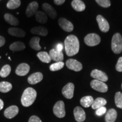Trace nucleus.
<instances>
[{
    "label": "nucleus",
    "instance_id": "36",
    "mask_svg": "<svg viewBox=\"0 0 122 122\" xmlns=\"http://www.w3.org/2000/svg\"><path fill=\"white\" fill-rule=\"evenodd\" d=\"M107 109L105 106L101 107L98 108V109L96 110V114L97 116H102L106 112Z\"/></svg>",
    "mask_w": 122,
    "mask_h": 122
},
{
    "label": "nucleus",
    "instance_id": "23",
    "mask_svg": "<svg viewBox=\"0 0 122 122\" xmlns=\"http://www.w3.org/2000/svg\"><path fill=\"white\" fill-rule=\"evenodd\" d=\"M117 117V112L115 109H111L106 112L105 120L106 122H114Z\"/></svg>",
    "mask_w": 122,
    "mask_h": 122
},
{
    "label": "nucleus",
    "instance_id": "4",
    "mask_svg": "<svg viewBox=\"0 0 122 122\" xmlns=\"http://www.w3.org/2000/svg\"><path fill=\"white\" fill-rule=\"evenodd\" d=\"M53 112L58 118H62L65 117V103L62 101H59L54 105L53 107Z\"/></svg>",
    "mask_w": 122,
    "mask_h": 122
},
{
    "label": "nucleus",
    "instance_id": "30",
    "mask_svg": "<svg viewBox=\"0 0 122 122\" xmlns=\"http://www.w3.org/2000/svg\"><path fill=\"white\" fill-rule=\"evenodd\" d=\"M12 89V85L7 81H2L0 83V92L2 93H7Z\"/></svg>",
    "mask_w": 122,
    "mask_h": 122
},
{
    "label": "nucleus",
    "instance_id": "12",
    "mask_svg": "<svg viewBox=\"0 0 122 122\" xmlns=\"http://www.w3.org/2000/svg\"><path fill=\"white\" fill-rule=\"evenodd\" d=\"M74 114L75 119L76 121L78 122H82L84 121L85 118H86L84 110L79 106H77L75 108L74 110Z\"/></svg>",
    "mask_w": 122,
    "mask_h": 122
},
{
    "label": "nucleus",
    "instance_id": "35",
    "mask_svg": "<svg viewBox=\"0 0 122 122\" xmlns=\"http://www.w3.org/2000/svg\"><path fill=\"white\" fill-rule=\"evenodd\" d=\"M96 1L99 5L103 7H109L111 5L110 0H96Z\"/></svg>",
    "mask_w": 122,
    "mask_h": 122
},
{
    "label": "nucleus",
    "instance_id": "31",
    "mask_svg": "<svg viewBox=\"0 0 122 122\" xmlns=\"http://www.w3.org/2000/svg\"><path fill=\"white\" fill-rule=\"evenodd\" d=\"M21 5L20 0H9L7 4V7L9 9H17Z\"/></svg>",
    "mask_w": 122,
    "mask_h": 122
},
{
    "label": "nucleus",
    "instance_id": "39",
    "mask_svg": "<svg viewBox=\"0 0 122 122\" xmlns=\"http://www.w3.org/2000/svg\"><path fill=\"white\" fill-rule=\"evenodd\" d=\"M55 49H56L59 51H62V50L63 49V45L62 44L59 43L56 45Z\"/></svg>",
    "mask_w": 122,
    "mask_h": 122
},
{
    "label": "nucleus",
    "instance_id": "16",
    "mask_svg": "<svg viewBox=\"0 0 122 122\" xmlns=\"http://www.w3.org/2000/svg\"><path fill=\"white\" fill-rule=\"evenodd\" d=\"M49 56L51 59L57 62H62L64 59V56L62 51H59L55 49L50 50Z\"/></svg>",
    "mask_w": 122,
    "mask_h": 122
},
{
    "label": "nucleus",
    "instance_id": "22",
    "mask_svg": "<svg viewBox=\"0 0 122 122\" xmlns=\"http://www.w3.org/2000/svg\"><path fill=\"white\" fill-rule=\"evenodd\" d=\"M35 19L39 23L45 24L48 21V16L44 12L38 11L35 14Z\"/></svg>",
    "mask_w": 122,
    "mask_h": 122
},
{
    "label": "nucleus",
    "instance_id": "21",
    "mask_svg": "<svg viewBox=\"0 0 122 122\" xmlns=\"http://www.w3.org/2000/svg\"><path fill=\"white\" fill-rule=\"evenodd\" d=\"M71 6L75 10L79 12L83 11L85 9L84 3L81 0H73L71 2Z\"/></svg>",
    "mask_w": 122,
    "mask_h": 122
},
{
    "label": "nucleus",
    "instance_id": "17",
    "mask_svg": "<svg viewBox=\"0 0 122 122\" xmlns=\"http://www.w3.org/2000/svg\"><path fill=\"white\" fill-rule=\"evenodd\" d=\"M42 79H43V75L41 72H37L33 73L29 76L28 82L30 84L34 85L41 81Z\"/></svg>",
    "mask_w": 122,
    "mask_h": 122
},
{
    "label": "nucleus",
    "instance_id": "15",
    "mask_svg": "<svg viewBox=\"0 0 122 122\" xmlns=\"http://www.w3.org/2000/svg\"><path fill=\"white\" fill-rule=\"evenodd\" d=\"M19 109L16 106L13 105L9 107L4 111V115L6 118L8 119H11L14 117L18 114Z\"/></svg>",
    "mask_w": 122,
    "mask_h": 122
},
{
    "label": "nucleus",
    "instance_id": "24",
    "mask_svg": "<svg viewBox=\"0 0 122 122\" xmlns=\"http://www.w3.org/2000/svg\"><path fill=\"white\" fill-rule=\"evenodd\" d=\"M40 40V38L39 37H33L30 40V46L33 50H36V51H39L41 49V47L40 45L39 42Z\"/></svg>",
    "mask_w": 122,
    "mask_h": 122
},
{
    "label": "nucleus",
    "instance_id": "7",
    "mask_svg": "<svg viewBox=\"0 0 122 122\" xmlns=\"http://www.w3.org/2000/svg\"><path fill=\"white\" fill-rule=\"evenodd\" d=\"M66 65L68 68L73 71L78 72L82 70L83 65L79 61L74 59H69L66 62Z\"/></svg>",
    "mask_w": 122,
    "mask_h": 122
},
{
    "label": "nucleus",
    "instance_id": "8",
    "mask_svg": "<svg viewBox=\"0 0 122 122\" xmlns=\"http://www.w3.org/2000/svg\"><path fill=\"white\" fill-rule=\"evenodd\" d=\"M96 19H97V22L98 24L99 28L102 32H107L109 31L110 29L109 24L103 16L102 15H97Z\"/></svg>",
    "mask_w": 122,
    "mask_h": 122
},
{
    "label": "nucleus",
    "instance_id": "25",
    "mask_svg": "<svg viewBox=\"0 0 122 122\" xmlns=\"http://www.w3.org/2000/svg\"><path fill=\"white\" fill-rule=\"evenodd\" d=\"M10 50L12 51H19L23 50L25 48V46L23 42L20 41H16L11 44L9 46Z\"/></svg>",
    "mask_w": 122,
    "mask_h": 122
},
{
    "label": "nucleus",
    "instance_id": "34",
    "mask_svg": "<svg viewBox=\"0 0 122 122\" xmlns=\"http://www.w3.org/2000/svg\"><path fill=\"white\" fill-rule=\"evenodd\" d=\"M115 102L118 108L122 109V93L120 92L116 93L115 96Z\"/></svg>",
    "mask_w": 122,
    "mask_h": 122
},
{
    "label": "nucleus",
    "instance_id": "5",
    "mask_svg": "<svg viewBox=\"0 0 122 122\" xmlns=\"http://www.w3.org/2000/svg\"><path fill=\"white\" fill-rule=\"evenodd\" d=\"M84 42L88 46H94L100 44L101 38L96 33H89L85 37Z\"/></svg>",
    "mask_w": 122,
    "mask_h": 122
},
{
    "label": "nucleus",
    "instance_id": "2",
    "mask_svg": "<svg viewBox=\"0 0 122 122\" xmlns=\"http://www.w3.org/2000/svg\"><path fill=\"white\" fill-rule=\"evenodd\" d=\"M37 97L36 90L32 88H27L24 90L21 98V102L23 106L28 107L32 105L35 102Z\"/></svg>",
    "mask_w": 122,
    "mask_h": 122
},
{
    "label": "nucleus",
    "instance_id": "42",
    "mask_svg": "<svg viewBox=\"0 0 122 122\" xmlns=\"http://www.w3.org/2000/svg\"><path fill=\"white\" fill-rule=\"evenodd\" d=\"M4 102H3V101L1 100V99H0V110H1L3 109V107H4Z\"/></svg>",
    "mask_w": 122,
    "mask_h": 122
},
{
    "label": "nucleus",
    "instance_id": "11",
    "mask_svg": "<svg viewBox=\"0 0 122 122\" xmlns=\"http://www.w3.org/2000/svg\"><path fill=\"white\" fill-rule=\"evenodd\" d=\"M91 75L93 78L97 80L105 82L108 80V76L104 72L98 70H93L91 72Z\"/></svg>",
    "mask_w": 122,
    "mask_h": 122
},
{
    "label": "nucleus",
    "instance_id": "43",
    "mask_svg": "<svg viewBox=\"0 0 122 122\" xmlns=\"http://www.w3.org/2000/svg\"></svg>",
    "mask_w": 122,
    "mask_h": 122
},
{
    "label": "nucleus",
    "instance_id": "9",
    "mask_svg": "<svg viewBox=\"0 0 122 122\" xmlns=\"http://www.w3.org/2000/svg\"><path fill=\"white\" fill-rule=\"evenodd\" d=\"M74 88L75 86L74 84L71 83L67 84L62 89V94L66 98L71 99L74 97Z\"/></svg>",
    "mask_w": 122,
    "mask_h": 122
},
{
    "label": "nucleus",
    "instance_id": "33",
    "mask_svg": "<svg viewBox=\"0 0 122 122\" xmlns=\"http://www.w3.org/2000/svg\"><path fill=\"white\" fill-rule=\"evenodd\" d=\"M65 64L63 62H58L50 66V70L51 71H58L63 68Z\"/></svg>",
    "mask_w": 122,
    "mask_h": 122
},
{
    "label": "nucleus",
    "instance_id": "38",
    "mask_svg": "<svg viewBox=\"0 0 122 122\" xmlns=\"http://www.w3.org/2000/svg\"><path fill=\"white\" fill-rule=\"evenodd\" d=\"M28 122H42L40 119L37 116H32L30 117Z\"/></svg>",
    "mask_w": 122,
    "mask_h": 122
},
{
    "label": "nucleus",
    "instance_id": "41",
    "mask_svg": "<svg viewBox=\"0 0 122 122\" xmlns=\"http://www.w3.org/2000/svg\"><path fill=\"white\" fill-rule=\"evenodd\" d=\"M5 44V39L3 36H0V47L4 46Z\"/></svg>",
    "mask_w": 122,
    "mask_h": 122
},
{
    "label": "nucleus",
    "instance_id": "14",
    "mask_svg": "<svg viewBox=\"0 0 122 122\" xmlns=\"http://www.w3.org/2000/svg\"><path fill=\"white\" fill-rule=\"evenodd\" d=\"M42 7L46 14L48 15L51 19H56L57 16V14L54 7L51 6L50 5L46 4V3H45V4L42 5Z\"/></svg>",
    "mask_w": 122,
    "mask_h": 122
},
{
    "label": "nucleus",
    "instance_id": "18",
    "mask_svg": "<svg viewBox=\"0 0 122 122\" xmlns=\"http://www.w3.org/2000/svg\"><path fill=\"white\" fill-rule=\"evenodd\" d=\"M38 8H39V4L36 1L30 3L28 5V7H27L26 11H25V14L27 17H30L33 15L36 14V12L37 11Z\"/></svg>",
    "mask_w": 122,
    "mask_h": 122
},
{
    "label": "nucleus",
    "instance_id": "3",
    "mask_svg": "<svg viewBox=\"0 0 122 122\" xmlns=\"http://www.w3.org/2000/svg\"><path fill=\"white\" fill-rule=\"evenodd\" d=\"M111 49L115 54H120L122 51V37L120 33L114 35L111 40Z\"/></svg>",
    "mask_w": 122,
    "mask_h": 122
},
{
    "label": "nucleus",
    "instance_id": "28",
    "mask_svg": "<svg viewBox=\"0 0 122 122\" xmlns=\"http://www.w3.org/2000/svg\"><path fill=\"white\" fill-rule=\"evenodd\" d=\"M94 99L91 96H85L80 100V104L84 107H89L93 104Z\"/></svg>",
    "mask_w": 122,
    "mask_h": 122
},
{
    "label": "nucleus",
    "instance_id": "13",
    "mask_svg": "<svg viewBox=\"0 0 122 122\" xmlns=\"http://www.w3.org/2000/svg\"><path fill=\"white\" fill-rule=\"evenodd\" d=\"M30 66L27 63H22L18 65L15 70V73L18 75L23 76L26 75L30 71Z\"/></svg>",
    "mask_w": 122,
    "mask_h": 122
},
{
    "label": "nucleus",
    "instance_id": "6",
    "mask_svg": "<svg viewBox=\"0 0 122 122\" xmlns=\"http://www.w3.org/2000/svg\"><path fill=\"white\" fill-rule=\"evenodd\" d=\"M91 86L93 89L100 92H106L108 90L107 85L104 82L94 79L91 82Z\"/></svg>",
    "mask_w": 122,
    "mask_h": 122
},
{
    "label": "nucleus",
    "instance_id": "29",
    "mask_svg": "<svg viewBox=\"0 0 122 122\" xmlns=\"http://www.w3.org/2000/svg\"><path fill=\"white\" fill-rule=\"evenodd\" d=\"M37 56L40 60L44 63H50L51 60L49 54L46 51H40V52L38 53Z\"/></svg>",
    "mask_w": 122,
    "mask_h": 122
},
{
    "label": "nucleus",
    "instance_id": "19",
    "mask_svg": "<svg viewBox=\"0 0 122 122\" xmlns=\"http://www.w3.org/2000/svg\"><path fill=\"white\" fill-rule=\"evenodd\" d=\"M8 33L11 36L17 37H23L25 36V32L24 30L15 27H11L9 28Z\"/></svg>",
    "mask_w": 122,
    "mask_h": 122
},
{
    "label": "nucleus",
    "instance_id": "20",
    "mask_svg": "<svg viewBox=\"0 0 122 122\" xmlns=\"http://www.w3.org/2000/svg\"><path fill=\"white\" fill-rule=\"evenodd\" d=\"M30 32L35 35H40L42 36H46L48 33V30L42 26L33 27L30 30Z\"/></svg>",
    "mask_w": 122,
    "mask_h": 122
},
{
    "label": "nucleus",
    "instance_id": "44",
    "mask_svg": "<svg viewBox=\"0 0 122 122\" xmlns=\"http://www.w3.org/2000/svg\"><path fill=\"white\" fill-rule=\"evenodd\" d=\"M0 1H1V0H0Z\"/></svg>",
    "mask_w": 122,
    "mask_h": 122
},
{
    "label": "nucleus",
    "instance_id": "27",
    "mask_svg": "<svg viewBox=\"0 0 122 122\" xmlns=\"http://www.w3.org/2000/svg\"><path fill=\"white\" fill-rule=\"evenodd\" d=\"M4 18L7 23L12 25H18L19 22L18 19L13 15L6 13L4 15Z\"/></svg>",
    "mask_w": 122,
    "mask_h": 122
},
{
    "label": "nucleus",
    "instance_id": "26",
    "mask_svg": "<svg viewBox=\"0 0 122 122\" xmlns=\"http://www.w3.org/2000/svg\"><path fill=\"white\" fill-rule=\"evenodd\" d=\"M107 103L106 100L103 98H96L94 100L93 103L92 105V107L93 109H98V108L101 107L105 106V105Z\"/></svg>",
    "mask_w": 122,
    "mask_h": 122
},
{
    "label": "nucleus",
    "instance_id": "37",
    "mask_svg": "<svg viewBox=\"0 0 122 122\" xmlns=\"http://www.w3.org/2000/svg\"><path fill=\"white\" fill-rule=\"evenodd\" d=\"M116 70L118 72H122V57L119 58L117 65H116Z\"/></svg>",
    "mask_w": 122,
    "mask_h": 122
},
{
    "label": "nucleus",
    "instance_id": "40",
    "mask_svg": "<svg viewBox=\"0 0 122 122\" xmlns=\"http://www.w3.org/2000/svg\"><path fill=\"white\" fill-rule=\"evenodd\" d=\"M54 4L57 5H61L65 2V0H54Z\"/></svg>",
    "mask_w": 122,
    "mask_h": 122
},
{
    "label": "nucleus",
    "instance_id": "1",
    "mask_svg": "<svg viewBox=\"0 0 122 122\" xmlns=\"http://www.w3.org/2000/svg\"><path fill=\"white\" fill-rule=\"evenodd\" d=\"M80 44L77 37L75 35H70L65 40V49L68 56H73L77 54L79 51Z\"/></svg>",
    "mask_w": 122,
    "mask_h": 122
},
{
    "label": "nucleus",
    "instance_id": "32",
    "mask_svg": "<svg viewBox=\"0 0 122 122\" xmlns=\"http://www.w3.org/2000/svg\"><path fill=\"white\" fill-rule=\"evenodd\" d=\"M11 72V67L9 65H6L1 69L0 71V76L2 77H6L9 75Z\"/></svg>",
    "mask_w": 122,
    "mask_h": 122
},
{
    "label": "nucleus",
    "instance_id": "10",
    "mask_svg": "<svg viewBox=\"0 0 122 122\" xmlns=\"http://www.w3.org/2000/svg\"><path fill=\"white\" fill-rule=\"evenodd\" d=\"M58 23L61 28L66 32H70L74 30V25L72 23L70 22L69 20L65 18H59L58 20Z\"/></svg>",
    "mask_w": 122,
    "mask_h": 122
}]
</instances>
